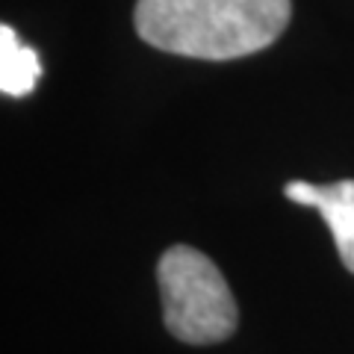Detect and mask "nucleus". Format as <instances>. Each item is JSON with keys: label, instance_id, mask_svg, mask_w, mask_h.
I'll use <instances>...</instances> for the list:
<instances>
[{"label": "nucleus", "instance_id": "1", "mask_svg": "<svg viewBox=\"0 0 354 354\" xmlns=\"http://www.w3.org/2000/svg\"><path fill=\"white\" fill-rule=\"evenodd\" d=\"M290 15V0H139L133 21L151 48L225 62L269 48Z\"/></svg>", "mask_w": 354, "mask_h": 354}, {"label": "nucleus", "instance_id": "2", "mask_svg": "<svg viewBox=\"0 0 354 354\" xmlns=\"http://www.w3.org/2000/svg\"><path fill=\"white\" fill-rule=\"evenodd\" d=\"M162 319L169 334L189 346H213L236 330L234 292L207 254L174 245L157 266Z\"/></svg>", "mask_w": 354, "mask_h": 354}, {"label": "nucleus", "instance_id": "3", "mask_svg": "<svg viewBox=\"0 0 354 354\" xmlns=\"http://www.w3.org/2000/svg\"><path fill=\"white\" fill-rule=\"evenodd\" d=\"M283 195L301 207H313L325 218L342 266L354 272V180H339L328 186L292 180L283 186Z\"/></svg>", "mask_w": 354, "mask_h": 354}, {"label": "nucleus", "instance_id": "4", "mask_svg": "<svg viewBox=\"0 0 354 354\" xmlns=\"http://www.w3.org/2000/svg\"><path fill=\"white\" fill-rule=\"evenodd\" d=\"M41 77L39 53L18 39V32L3 24L0 27V92L9 97H24L36 88Z\"/></svg>", "mask_w": 354, "mask_h": 354}]
</instances>
